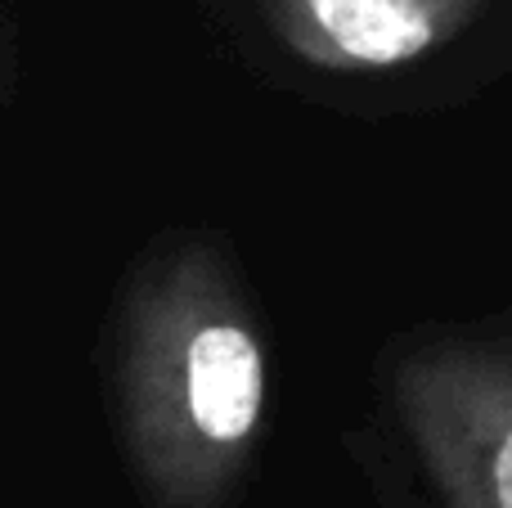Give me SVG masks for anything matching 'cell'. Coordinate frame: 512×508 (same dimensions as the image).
<instances>
[{"label":"cell","instance_id":"1","mask_svg":"<svg viewBox=\"0 0 512 508\" xmlns=\"http://www.w3.org/2000/svg\"><path fill=\"white\" fill-rule=\"evenodd\" d=\"M158 423L171 468L194 486H216L252 450L265 419V351L252 320L194 275L162 311Z\"/></svg>","mask_w":512,"mask_h":508},{"label":"cell","instance_id":"2","mask_svg":"<svg viewBox=\"0 0 512 508\" xmlns=\"http://www.w3.org/2000/svg\"><path fill=\"white\" fill-rule=\"evenodd\" d=\"M396 410L450 508H512V351H414L391 378Z\"/></svg>","mask_w":512,"mask_h":508},{"label":"cell","instance_id":"3","mask_svg":"<svg viewBox=\"0 0 512 508\" xmlns=\"http://www.w3.org/2000/svg\"><path fill=\"white\" fill-rule=\"evenodd\" d=\"M486 0H265L279 36L328 72H391L450 45Z\"/></svg>","mask_w":512,"mask_h":508}]
</instances>
